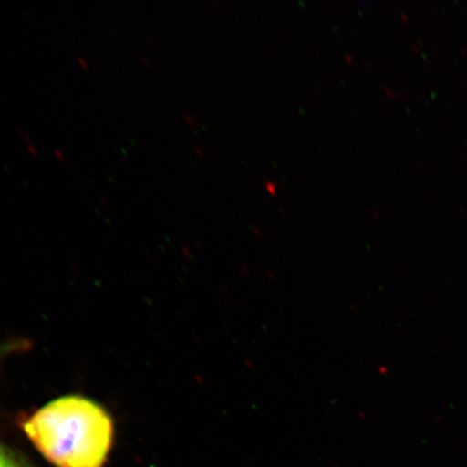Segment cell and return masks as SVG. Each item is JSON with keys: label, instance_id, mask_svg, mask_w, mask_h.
<instances>
[{"label": "cell", "instance_id": "6da1fadb", "mask_svg": "<svg viewBox=\"0 0 467 467\" xmlns=\"http://www.w3.org/2000/svg\"><path fill=\"white\" fill-rule=\"evenodd\" d=\"M23 430L56 467H104L113 445L112 419L80 396L49 402L23 423Z\"/></svg>", "mask_w": 467, "mask_h": 467}, {"label": "cell", "instance_id": "7a4b0ae2", "mask_svg": "<svg viewBox=\"0 0 467 467\" xmlns=\"http://www.w3.org/2000/svg\"><path fill=\"white\" fill-rule=\"evenodd\" d=\"M0 467H32L14 452L0 445Z\"/></svg>", "mask_w": 467, "mask_h": 467}, {"label": "cell", "instance_id": "3957f363", "mask_svg": "<svg viewBox=\"0 0 467 467\" xmlns=\"http://www.w3.org/2000/svg\"><path fill=\"white\" fill-rule=\"evenodd\" d=\"M8 349V347H0V356H3L4 354L7 353Z\"/></svg>", "mask_w": 467, "mask_h": 467}]
</instances>
